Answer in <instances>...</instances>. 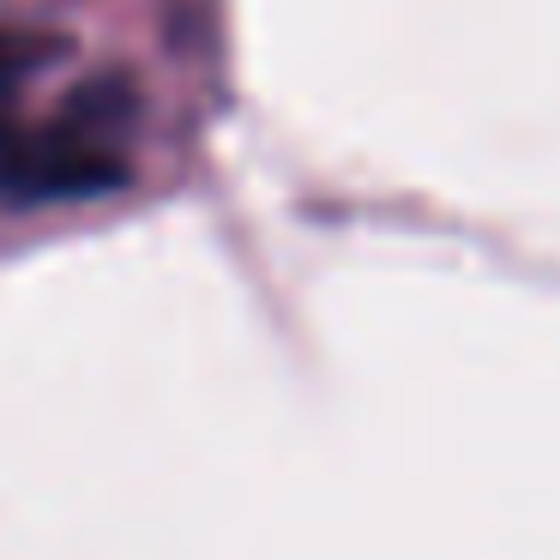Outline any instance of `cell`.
<instances>
[{
  "instance_id": "6da1fadb",
  "label": "cell",
  "mask_w": 560,
  "mask_h": 560,
  "mask_svg": "<svg viewBox=\"0 0 560 560\" xmlns=\"http://www.w3.org/2000/svg\"><path fill=\"white\" fill-rule=\"evenodd\" d=\"M127 182V158L109 139L85 133L61 115L25 127L13 103H0V206H55V199H103Z\"/></svg>"
},
{
  "instance_id": "7a4b0ae2",
  "label": "cell",
  "mask_w": 560,
  "mask_h": 560,
  "mask_svg": "<svg viewBox=\"0 0 560 560\" xmlns=\"http://www.w3.org/2000/svg\"><path fill=\"white\" fill-rule=\"evenodd\" d=\"M43 49L25 37V31H7L0 25V103H13V91L25 85V73H37Z\"/></svg>"
}]
</instances>
